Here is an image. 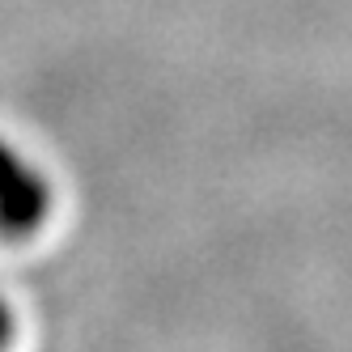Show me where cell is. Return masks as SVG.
Returning a JSON list of instances; mask_svg holds the SVG:
<instances>
[{
  "label": "cell",
  "instance_id": "1",
  "mask_svg": "<svg viewBox=\"0 0 352 352\" xmlns=\"http://www.w3.org/2000/svg\"><path fill=\"white\" fill-rule=\"evenodd\" d=\"M47 204H52L47 187L9 153V148H0V234L26 238L30 230H38Z\"/></svg>",
  "mask_w": 352,
  "mask_h": 352
},
{
  "label": "cell",
  "instance_id": "2",
  "mask_svg": "<svg viewBox=\"0 0 352 352\" xmlns=\"http://www.w3.org/2000/svg\"><path fill=\"white\" fill-rule=\"evenodd\" d=\"M5 340H9V314H5V306H0V348H5Z\"/></svg>",
  "mask_w": 352,
  "mask_h": 352
}]
</instances>
